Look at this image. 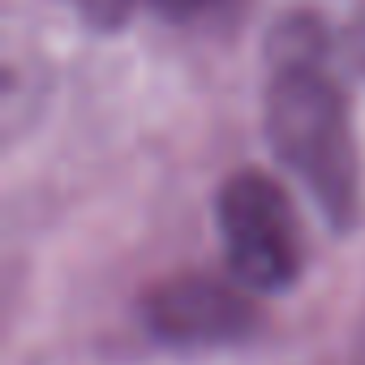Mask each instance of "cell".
I'll list each match as a JSON object with an SVG mask.
<instances>
[{
  "instance_id": "obj_1",
  "label": "cell",
  "mask_w": 365,
  "mask_h": 365,
  "mask_svg": "<svg viewBox=\"0 0 365 365\" xmlns=\"http://www.w3.org/2000/svg\"><path fill=\"white\" fill-rule=\"evenodd\" d=\"M262 120L271 150L305 185L322 220L335 232L352 228L361 215V150L348 95L331 69V39L309 14H292L271 31Z\"/></svg>"
},
{
  "instance_id": "obj_2",
  "label": "cell",
  "mask_w": 365,
  "mask_h": 365,
  "mask_svg": "<svg viewBox=\"0 0 365 365\" xmlns=\"http://www.w3.org/2000/svg\"><path fill=\"white\" fill-rule=\"evenodd\" d=\"M215 224L237 284L250 292H284L297 284L305 267V232L275 176L258 168L232 172L215 198Z\"/></svg>"
},
{
  "instance_id": "obj_3",
  "label": "cell",
  "mask_w": 365,
  "mask_h": 365,
  "mask_svg": "<svg viewBox=\"0 0 365 365\" xmlns=\"http://www.w3.org/2000/svg\"><path fill=\"white\" fill-rule=\"evenodd\" d=\"M142 322L168 348H224L258 327V305L245 284L172 275L142 297Z\"/></svg>"
},
{
  "instance_id": "obj_4",
  "label": "cell",
  "mask_w": 365,
  "mask_h": 365,
  "mask_svg": "<svg viewBox=\"0 0 365 365\" xmlns=\"http://www.w3.org/2000/svg\"><path fill=\"white\" fill-rule=\"evenodd\" d=\"M82 5H91L99 22H116L129 9H142V14H155V18H168V22H190V18L207 14L215 0H82Z\"/></svg>"
},
{
  "instance_id": "obj_5",
  "label": "cell",
  "mask_w": 365,
  "mask_h": 365,
  "mask_svg": "<svg viewBox=\"0 0 365 365\" xmlns=\"http://www.w3.org/2000/svg\"><path fill=\"white\" fill-rule=\"evenodd\" d=\"M352 52H356V61L365 65V14H361V22L352 26Z\"/></svg>"
}]
</instances>
